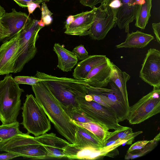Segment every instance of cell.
Returning a JSON list of instances; mask_svg holds the SVG:
<instances>
[{
    "mask_svg": "<svg viewBox=\"0 0 160 160\" xmlns=\"http://www.w3.org/2000/svg\"><path fill=\"white\" fill-rule=\"evenodd\" d=\"M35 98L58 132L69 142L73 143L76 125L61 103L40 81L32 86Z\"/></svg>",
    "mask_w": 160,
    "mask_h": 160,
    "instance_id": "cell-1",
    "label": "cell"
},
{
    "mask_svg": "<svg viewBox=\"0 0 160 160\" xmlns=\"http://www.w3.org/2000/svg\"><path fill=\"white\" fill-rule=\"evenodd\" d=\"M42 81L63 107H78L80 100L88 94L85 80L58 77L37 71Z\"/></svg>",
    "mask_w": 160,
    "mask_h": 160,
    "instance_id": "cell-2",
    "label": "cell"
},
{
    "mask_svg": "<svg viewBox=\"0 0 160 160\" xmlns=\"http://www.w3.org/2000/svg\"><path fill=\"white\" fill-rule=\"evenodd\" d=\"M24 91L11 74L0 80V121L2 124L17 121L21 109V96Z\"/></svg>",
    "mask_w": 160,
    "mask_h": 160,
    "instance_id": "cell-3",
    "label": "cell"
},
{
    "mask_svg": "<svg viewBox=\"0 0 160 160\" xmlns=\"http://www.w3.org/2000/svg\"><path fill=\"white\" fill-rule=\"evenodd\" d=\"M21 124L27 131L37 137L51 129L50 121L43 109L32 94H27L22 107Z\"/></svg>",
    "mask_w": 160,
    "mask_h": 160,
    "instance_id": "cell-4",
    "label": "cell"
},
{
    "mask_svg": "<svg viewBox=\"0 0 160 160\" xmlns=\"http://www.w3.org/2000/svg\"><path fill=\"white\" fill-rule=\"evenodd\" d=\"M0 151L32 159L47 158L46 151L42 144L28 132L18 134L1 144Z\"/></svg>",
    "mask_w": 160,
    "mask_h": 160,
    "instance_id": "cell-5",
    "label": "cell"
},
{
    "mask_svg": "<svg viewBox=\"0 0 160 160\" xmlns=\"http://www.w3.org/2000/svg\"><path fill=\"white\" fill-rule=\"evenodd\" d=\"M39 21L32 19L20 30L19 50L14 73L21 72L25 64L32 59L37 53L36 43L39 37V32L43 28L38 24Z\"/></svg>",
    "mask_w": 160,
    "mask_h": 160,
    "instance_id": "cell-6",
    "label": "cell"
},
{
    "mask_svg": "<svg viewBox=\"0 0 160 160\" xmlns=\"http://www.w3.org/2000/svg\"><path fill=\"white\" fill-rule=\"evenodd\" d=\"M160 88L153 89L129 107L127 120L131 124L140 123L160 112Z\"/></svg>",
    "mask_w": 160,
    "mask_h": 160,
    "instance_id": "cell-7",
    "label": "cell"
},
{
    "mask_svg": "<svg viewBox=\"0 0 160 160\" xmlns=\"http://www.w3.org/2000/svg\"><path fill=\"white\" fill-rule=\"evenodd\" d=\"M78 107L88 116L109 130H115L123 126L119 124L117 117L114 112L108 108L93 101L88 94L80 100Z\"/></svg>",
    "mask_w": 160,
    "mask_h": 160,
    "instance_id": "cell-8",
    "label": "cell"
},
{
    "mask_svg": "<svg viewBox=\"0 0 160 160\" xmlns=\"http://www.w3.org/2000/svg\"><path fill=\"white\" fill-rule=\"evenodd\" d=\"M110 88H96L87 83L88 92L98 95L116 115L119 122L126 120L129 106L126 104L122 94L118 87L112 81L109 83Z\"/></svg>",
    "mask_w": 160,
    "mask_h": 160,
    "instance_id": "cell-9",
    "label": "cell"
},
{
    "mask_svg": "<svg viewBox=\"0 0 160 160\" xmlns=\"http://www.w3.org/2000/svg\"><path fill=\"white\" fill-rule=\"evenodd\" d=\"M142 0H107L105 3L111 8L119 29L128 33L129 24L135 19Z\"/></svg>",
    "mask_w": 160,
    "mask_h": 160,
    "instance_id": "cell-10",
    "label": "cell"
},
{
    "mask_svg": "<svg viewBox=\"0 0 160 160\" xmlns=\"http://www.w3.org/2000/svg\"><path fill=\"white\" fill-rule=\"evenodd\" d=\"M94 8L93 21L88 35L93 39L102 40L116 24L111 8L105 3Z\"/></svg>",
    "mask_w": 160,
    "mask_h": 160,
    "instance_id": "cell-11",
    "label": "cell"
},
{
    "mask_svg": "<svg viewBox=\"0 0 160 160\" xmlns=\"http://www.w3.org/2000/svg\"><path fill=\"white\" fill-rule=\"evenodd\" d=\"M20 30L8 38L0 47L1 75L8 74L14 72L19 50Z\"/></svg>",
    "mask_w": 160,
    "mask_h": 160,
    "instance_id": "cell-12",
    "label": "cell"
},
{
    "mask_svg": "<svg viewBox=\"0 0 160 160\" xmlns=\"http://www.w3.org/2000/svg\"><path fill=\"white\" fill-rule=\"evenodd\" d=\"M140 78L153 87L160 88V52L155 48L148 49L142 65Z\"/></svg>",
    "mask_w": 160,
    "mask_h": 160,
    "instance_id": "cell-13",
    "label": "cell"
},
{
    "mask_svg": "<svg viewBox=\"0 0 160 160\" xmlns=\"http://www.w3.org/2000/svg\"><path fill=\"white\" fill-rule=\"evenodd\" d=\"M35 138L45 148L47 157L66 158L64 150L70 144L69 142L57 137L53 133H46Z\"/></svg>",
    "mask_w": 160,
    "mask_h": 160,
    "instance_id": "cell-14",
    "label": "cell"
},
{
    "mask_svg": "<svg viewBox=\"0 0 160 160\" xmlns=\"http://www.w3.org/2000/svg\"><path fill=\"white\" fill-rule=\"evenodd\" d=\"M111 61L108 58L106 62L92 69L86 77L85 82L96 88H104L111 82L112 68Z\"/></svg>",
    "mask_w": 160,
    "mask_h": 160,
    "instance_id": "cell-15",
    "label": "cell"
},
{
    "mask_svg": "<svg viewBox=\"0 0 160 160\" xmlns=\"http://www.w3.org/2000/svg\"><path fill=\"white\" fill-rule=\"evenodd\" d=\"M94 7L74 15V19L66 29L64 33L69 35L85 36L88 35L89 30L92 23L94 14Z\"/></svg>",
    "mask_w": 160,
    "mask_h": 160,
    "instance_id": "cell-16",
    "label": "cell"
},
{
    "mask_svg": "<svg viewBox=\"0 0 160 160\" xmlns=\"http://www.w3.org/2000/svg\"><path fill=\"white\" fill-rule=\"evenodd\" d=\"M0 20L8 30L11 37L24 28L32 19L26 13L12 8L11 12H6Z\"/></svg>",
    "mask_w": 160,
    "mask_h": 160,
    "instance_id": "cell-17",
    "label": "cell"
},
{
    "mask_svg": "<svg viewBox=\"0 0 160 160\" xmlns=\"http://www.w3.org/2000/svg\"><path fill=\"white\" fill-rule=\"evenodd\" d=\"M108 58L104 55H89L77 64L72 75L76 79L84 80L88 73L94 68L107 61Z\"/></svg>",
    "mask_w": 160,
    "mask_h": 160,
    "instance_id": "cell-18",
    "label": "cell"
},
{
    "mask_svg": "<svg viewBox=\"0 0 160 160\" xmlns=\"http://www.w3.org/2000/svg\"><path fill=\"white\" fill-rule=\"evenodd\" d=\"M72 144L79 148L92 147L99 149L103 147V142L92 133L77 125L75 128L74 142Z\"/></svg>",
    "mask_w": 160,
    "mask_h": 160,
    "instance_id": "cell-19",
    "label": "cell"
},
{
    "mask_svg": "<svg viewBox=\"0 0 160 160\" xmlns=\"http://www.w3.org/2000/svg\"><path fill=\"white\" fill-rule=\"evenodd\" d=\"M53 50L58 58L57 67L64 72L71 71L78 60L73 52L65 48L59 43L54 44Z\"/></svg>",
    "mask_w": 160,
    "mask_h": 160,
    "instance_id": "cell-20",
    "label": "cell"
},
{
    "mask_svg": "<svg viewBox=\"0 0 160 160\" xmlns=\"http://www.w3.org/2000/svg\"><path fill=\"white\" fill-rule=\"evenodd\" d=\"M154 39L153 36L139 31L128 33L125 41L116 45L117 48H142L146 47Z\"/></svg>",
    "mask_w": 160,
    "mask_h": 160,
    "instance_id": "cell-21",
    "label": "cell"
},
{
    "mask_svg": "<svg viewBox=\"0 0 160 160\" xmlns=\"http://www.w3.org/2000/svg\"><path fill=\"white\" fill-rule=\"evenodd\" d=\"M112 68L111 81L118 87L121 92L126 105L129 106L127 83L130 78V76L124 71H122L112 62H111Z\"/></svg>",
    "mask_w": 160,
    "mask_h": 160,
    "instance_id": "cell-22",
    "label": "cell"
},
{
    "mask_svg": "<svg viewBox=\"0 0 160 160\" xmlns=\"http://www.w3.org/2000/svg\"><path fill=\"white\" fill-rule=\"evenodd\" d=\"M142 132V131L133 132L132 128L123 126L121 128L113 132H110L106 138L104 143L110 141L121 139L127 140L128 142V145H130L136 137Z\"/></svg>",
    "mask_w": 160,
    "mask_h": 160,
    "instance_id": "cell-23",
    "label": "cell"
},
{
    "mask_svg": "<svg viewBox=\"0 0 160 160\" xmlns=\"http://www.w3.org/2000/svg\"><path fill=\"white\" fill-rule=\"evenodd\" d=\"M152 0H142L136 16L135 26L141 29H145L151 16Z\"/></svg>",
    "mask_w": 160,
    "mask_h": 160,
    "instance_id": "cell-24",
    "label": "cell"
},
{
    "mask_svg": "<svg viewBox=\"0 0 160 160\" xmlns=\"http://www.w3.org/2000/svg\"><path fill=\"white\" fill-rule=\"evenodd\" d=\"M75 124L83 127L92 133L103 143L110 132L106 127L97 122L80 123L72 121Z\"/></svg>",
    "mask_w": 160,
    "mask_h": 160,
    "instance_id": "cell-25",
    "label": "cell"
},
{
    "mask_svg": "<svg viewBox=\"0 0 160 160\" xmlns=\"http://www.w3.org/2000/svg\"><path fill=\"white\" fill-rule=\"evenodd\" d=\"M160 133L159 132L152 140L148 142L142 148L127 152L125 156L126 160L132 159L143 156L150 152L158 145L160 140Z\"/></svg>",
    "mask_w": 160,
    "mask_h": 160,
    "instance_id": "cell-26",
    "label": "cell"
},
{
    "mask_svg": "<svg viewBox=\"0 0 160 160\" xmlns=\"http://www.w3.org/2000/svg\"><path fill=\"white\" fill-rule=\"evenodd\" d=\"M19 126L18 121L0 125V145L14 136L22 133L20 130Z\"/></svg>",
    "mask_w": 160,
    "mask_h": 160,
    "instance_id": "cell-27",
    "label": "cell"
},
{
    "mask_svg": "<svg viewBox=\"0 0 160 160\" xmlns=\"http://www.w3.org/2000/svg\"><path fill=\"white\" fill-rule=\"evenodd\" d=\"M62 107L72 121L80 123L96 122L88 116L79 108Z\"/></svg>",
    "mask_w": 160,
    "mask_h": 160,
    "instance_id": "cell-28",
    "label": "cell"
},
{
    "mask_svg": "<svg viewBox=\"0 0 160 160\" xmlns=\"http://www.w3.org/2000/svg\"><path fill=\"white\" fill-rule=\"evenodd\" d=\"M14 80L19 84H25L32 86L36 84L42 79L34 76H17Z\"/></svg>",
    "mask_w": 160,
    "mask_h": 160,
    "instance_id": "cell-29",
    "label": "cell"
},
{
    "mask_svg": "<svg viewBox=\"0 0 160 160\" xmlns=\"http://www.w3.org/2000/svg\"><path fill=\"white\" fill-rule=\"evenodd\" d=\"M41 11V19L45 25H48L51 24L52 21V15L53 13L49 9L45 2L42 3Z\"/></svg>",
    "mask_w": 160,
    "mask_h": 160,
    "instance_id": "cell-30",
    "label": "cell"
},
{
    "mask_svg": "<svg viewBox=\"0 0 160 160\" xmlns=\"http://www.w3.org/2000/svg\"><path fill=\"white\" fill-rule=\"evenodd\" d=\"M78 59L82 60L89 56L88 53L83 45L80 44L75 47L72 51Z\"/></svg>",
    "mask_w": 160,
    "mask_h": 160,
    "instance_id": "cell-31",
    "label": "cell"
},
{
    "mask_svg": "<svg viewBox=\"0 0 160 160\" xmlns=\"http://www.w3.org/2000/svg\"><path fill=\"white\" fill-rule=\"evenodd\" d=\"M107 0H80V2L84 6L88 7L93 8L98 3H105Z\"/></svg>",
    "mask_w": 160,
    "mask_h": 160,
    "instance_id": "cell-32",
    "label": "cell"
},
{
    "mask_svg": "<svg viewBox=\"0 0 160 160\" xmlns=\"http://www.w3.org/2000/svg\"><path fill=\"white\" fill-rule=\"evenodd\" d=\"M149 141L148 140H143L137 142L131 146L128 150L127 152L143 148Z\"/></svg>",
    "mask_w": 160,
    "mask_h": 160,
    "instance_id": "cell-33",
    "label": "cell"
},
{
    "mask_svg": "<svg viewBox=\"0 0 160 160\" xmlns=\"http://www.w3.org/2000/svg\"><path fill=\"white\" fill-rule=\"evenodd\" d=\"M19 6L22 8L27 7V4L30 2H34L40 4L44 2L42 0H13Z\"/></svg>",
    "mask_w": 160,
    "mask_h": 160,
    "instance_id": "cell-34",
    "label": "cell"
},
{
    "mask_svg": "<svg viewBox=\"0 0 160 160\" xmlns=\"http://www.w3.org/2000/svg\"><path fill=\"white\" fill-rule=\"evenodd\" d=\"M152 28L157 42L160 44V22L153 23Z\"/></svg>",
    "mask_w": 160,
    "mask_h": 160,
    "instance_id": "cell-35",
    "label": "cell"
},
{
    "mask_svg": "<svg viewBox=\"0 0 160 160\" xmlns=\"http://www.w3.org/2000/svg\"><path fill=\"white\" fill-rule=\"evenodd\" d=\"M7 152V153L0 154V160H10L20 156L19 155L16 153L9 152Z\"/></svg>",
    "mask_w": 160,
    "mask_h": 160,
    "instance_id": "cell-36",
    "label": "cell"
},
{
    "mask_svg": "<svg viewBox=\"0 0 160 160\" xmlns=\"http://www.w3.org/2000/svg\"><path fill=\"white\" fill-rule=\"evenodd\" d=\"M10 37L8 30L1 23L0 20V39L3 40Z\"/></svg>",
    "mask_w": 160,
    "mask_h": 160,
    "instance_id": "cell-37",
    "label": "cell"
},
{
    "mask_svg": "<svg viewBox=\"0 0 160 160\" xmlns=\"http://www.w3.org/2000/svg\"><path fill=\"white\" fill-rule=\"evenodd\" d=\"M27 8L29 12V16L30 14L32 13L36 8H39L40 9H41V7L39 3L34 2H29L27 4Z\"/></svg>",
    "mask_w": 160,
    "mask_h": 160,
    "instance_id": "cell-38",
    "label": "cell"
},
{
    "mask_svg": "<svg viewBox=\"0 0 160 160\" xmlns=\"http://www.w3.org/2000/svg\"><path fill=\"white\" fill-rule=\"evenodd\" d=\"M74 18L73 15H70L67 18L65 22V28L66 29L68 26L74 21Z\"/></svg>",
    "mask_w": 160,
    "mask_h": 160,
    "instance_id": "cell-39",
    "label": "cell"
},
{
    "mask_svg": "<svg viewBox=\"0 0 160 160\" xmlns=\"http://www.w3.org/2000/svg\"><path fill=\"white\" fill-rule=\"evenodd\" d=\"M6 13V11L4 8L0 5V18Z\"/></svg>",
    "mask_w": 160,
    "mask_h": 160,
    "instance_id": "cell-40",
    "label": "cell"
},
{
    "mask_svg": "<svg viewBox=\"0 0 160 160\" xmlns=\"http://www.w3.org/2000/svg\"><path fill=\"white\" fill-rule=\"evenodd\" d=\"M44 2H48L50 0H42Z\"/></svg>",
    "mask_w": 160,
    "mask_h": 160,
    "instance_id": "cell-41",
    "label": "cell"
}]
</instances>
